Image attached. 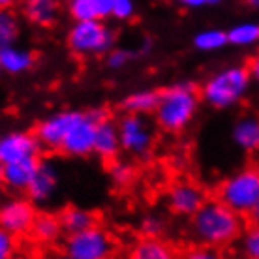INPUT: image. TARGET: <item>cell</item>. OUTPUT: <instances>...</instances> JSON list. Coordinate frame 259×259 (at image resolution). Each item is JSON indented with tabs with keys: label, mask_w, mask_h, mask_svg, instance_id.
Returning a JSON list of instances; mask_svg holds the SVG:
<instances>
[{
	"label": "cell",
	"mask_w": 259,
	"mask_h": 259,
	"mask_svg": "<svg viewBox=\"0 0 259 259\" xmlns=\"http://www.w3.org/2000/svg\"><path fill=\"white\" fill-rule=\"evenodd\" d=\"M102 109L83 111L79 120L71 126L70 134L66 136L60 152L70 158H87L94 152V136H96V124L105 118Z\"/></svg>",
	"instance_id": "ba28073f"
},
{
	"label": "cell",
	"mask_w": 259,
	"mask_h": 259,
	"mask_svg": "<svg viewBox=\"0 0 259 259\" xmlns=\"http://www.w3.org/2000/svg\"><path fill=\"white\" fill-rule=\"evenodd\" d=\"M107 175H109L111 182L115 184V186H128L130 182L134 181V177H136V169L130 162L126 160H111L109 165H107Z\"/></svg>",
	"instance_id": "4316f807"
},
{
	"label": "cell",
	"mask_w": 259,
	"mask_h": 259,
	"mask_svg": "<svg viewBox=\"0 0 259 259\" xmlns=\"http://www.w3.org/2000/svg\"><path fill=\"white\" fill-rule=\"evenodd\" d=\"M235 147L244 154H259V115L242 113L235 118L229 130Z\"/></svg>",
	"instance_id": "5bb4252c"
},
{
	"label": "cell",
	"mask_w": 259,
	"mask_h": 259,
	"mask_svg": "<svg viewBox=\"0 0 259 259\" xmlns=\"http://www.w3.org/2000/svg\"><path fill=\"white\" fill-rule=\"evenodd\" d=\"M60 184L59 165L53 160H39L36 175L25 194L34 205H47L51 203Z\"/></svg>",
	"instance_id": "4fadbf2b"
},
{
	"label": "cell",
	"mask_w": 259,
	"mask_h": 259,
	"mask_svg": "<svg viewBox=\"0 0 259 259\" xmlns=\"http://www.w3.org/2000/svg\"><path fill=\"white\" fill-rule=\"evenodd\" d=\"M19 0H0V8H13Z\"/></svg>",
	"instance_id": "f35d334b"
},
{
	"label": "cell",
	"mask_w": 259,
	"mask_h": 259,
	"mask_svg": "<svg viewBox=\"0 0 259 259\" xmlns=\"http://www.w3.org/2000/svg\"><path fill=\"white\" fill-rule=\"evenodd\" d=\"M21 32V17L13 8H0V49L19 44Z\"/></svg>",
	"instance_id": "603a6c76"
},
{
	"label": "cell",
	"mask_w": 259,
	"mask_h": 259,
	"mask_svg": "<svg viewBox=\"0 0 259 259\" xmlns=\"http://www.w3.org/2000/svg\"><path fill=\"white\" fill-rule=\"evenodd\" d=\"M38 208L28 197H10L0 203V227L15 237L30 233Z\"/></svg>",
	"instance_id": "8fae6325"
},
{
	"label": "cell",
	"mask_w": 259,
	"mask_h": 259,
	"mask_svg": "<svg viewBox=\"0 0 259 259\" xmlns=\"http://www.w3.org/2000/svg\"><path fill=\"white\" fill-rule=\"evenodd\" d=\"M68 15L71 17V21L98 19L94 0H68Z\"/></svg>",
	"instance_id": "83f0119b"
},
{
	"label": "cell",
	"mask_w": 259,
	"mask_h": 259,
	"mask_svg": "<svg viewBox=\"0 0 259 259\" xmlns=\"http://www.w3.org/2000/svg\"><path fill=\"white\" fill-rule=\"evenodd\" d=\"M66 46L77 57H102L117 47V32L104 19L73 21L66 34Z\"/></svg>",
	"instance_id": "5b68a950"
},
{
	"label": "cell",
	"mask_w": 259,
	"mask_h": 259,
	"mask_svg": "<svg viewBox=\"0 0 259 259\" xmlns=\"http://www.w3.org/2000/svg\"><path fill=\"white\" fill-rule=\"evenodd\" d=\"M199 89L190 81H179L160 91L154 120L167 134H181L194 122L199 113Z\"/></svg>",
	"instance_id": "3957f363"
},
{
	"label": "cell",
	"mask_w": 259,
	"mask_h": 259,
	"mask_svg": "<svg viewBox=\"0 0 259 259\" xmlns=\"http://www.w3.org/2000/svg\"><path fill=\"white\" fill-rule=\"evenodd\" d=\"M244 227V216L235 212L218 197H208L203 207L190 218V233L195 242L218 250L237 242Z\"/></svg>",
	"instance_id": "6da1fadb"
},
{
	"label": "cell",
	"mask_w": 259,
	"mask_h": 259,
	"mask_svg": "<svg viewBox=\"0 0 259 259\" xmlns=\"http://www.w3.org/2000/svg\"><path fill=\"white\" fill-rule=\"evenodd\" d=\"M118 137H120V149L130 156L145 158L150 154L154 145V132L149 120L143 115L126 113L118 118Z\"/></svg>",
	"instance_id": "52a82bcc"
},
{
	"label": "cell",
	"mask_w": 259,
	"mask_h": 259,
	"mask_svg": "<svg viewBox=\"0 0 259 259\" xmlns=\"http://www.w3.org/2000/svg\"><path fill=\"white\" fill-rule=\"evenodd\" d=\"M62 253L70 259H113L115 240L102 226H92L79 233L66 235Z\"/></svg>",
	"instance_id": "8992f818"
},
{
	"label": "cell",
	"mask_w": 259,
	"mask_h": 259,
	"mask_svg": "<svg viewBox=\"0 0 259 259\" xmlns=\"http://www.w3.org/2000/svg\"><path fill=\"white\" fill-rule=\"evenodd\" d=\"M81 115H83V111L64 109L41 118L34 130L41 149L49 150V152H60V147H62L66 136L70 134L71 126L77 122Z\"/></svg>",
	"instance_id": "9c48e42d"
},
{
	"label": "cell",
	"mask_w": 259,
	"mask_h": 259,
	"mask_svg": "<svg viewBox=\"0 0 259 259\" xmlns=\"http://www.w3.org/2000/svg\"><path fill=\"white\" fill-rule=\"evenodd\" d=\"M134 55H136V53L126 49V47H113V49L105 55V66L113 71L122 70V68H126V66L132 62Z\"/></svg>",
	"instance_id": "f546056e"
},
{
	"label": "cell",
	"mask_w": 259,
	"mask_h": 259,
	"mask_svg": "<svg viewBox=\"0 0 259 259\" xmlns=\"http://www.w3.org/2000/svg\"><path fill=\"white\" fill-rule=\"evenodd\" d=\"M23 15L34 26H39V28L53 26L60 15L59 0H44V2H36V4H25Z\"/></svg>",
	"instance_id": "44dd1931"
},
{
	"label": "cell",
	"mask_w": 259,
	"mask_h": 259,
	"mask_svg": "<svg viewBox=\"0 0 259 259\" xmlns=\"http://www.w3.org/2000/svg\"><path fill=\"white\" fill-rule=\"evenodd\" d=\"M252 75L246 64H229L210 73L201 84V102L214 111L239 107L252 92Z\"/></svg>",
	"instance_id": "7a4b0ae2"
},
{
	"label": "cell",
	"mask_w": 259,
	"mask_h": 259,
	"mask_svg": "<svg viewBox=\"0 0 259 259\" xmlns=\"http://www.w3.org/2000/svg\"><path fill=\"white\" fill-rule=\"evenodd\" d=\"M246 66H248V71H250V75H252V81L255 84H259V49L253 53L250 59H248Z\"/></svg>",
	"instance_id": "e575fe53"
},
{
	"label": "cell",
	"mask_w": 259,
	"mask_h": 259,
	"mask_svg": "<svg viewBox=\"0 0 259 259\" xmlns=\"http://www.w3.org/2000/svg\"><path fill=\"white\" fill-rule=\"evenodd\" d=\"M216 197L224 201L235 212L248 218L250 212L259 205V167L242 165L233 173L224 177L216 188Z\"/></svg>",
	"instance_id": "277c9868"
},
{
	"label": "cell",
	"mask_w": 259,
	"mask_h": 259,
	"mask_svg": "<svg viewBox=\"0 0 259 259\" xmlns=\"http://www.w3.org/2000/svg\"><path fill=\"white\" fill-rule=\"evenodd\" d=\"M128 259H179V253L162 237H141L132 244Z\"/></svg>",
	"instance_id": "e0dca14e"
},
{
	"label": "cell",
	"mask_w": 259,
	"mask_h": 259,
	"mask_svg": "<svg viewBox=\"0 0 259 259\" xmlns=\"http://www.w3.org/2000/svg\"><path fill=\"white\" fill-rule=\"evenodd\" d=\"M2 73H4V71H2V68H0V75H2Z\"/></svg>",
	"instance_id": "ee69618b"
},
{
	"label": "cell",
	"mask_w": 259,
	"mask_h": 259,
	"mask_svg": "<svg viewBox=\"0 0 259 259\" xmlns=\"http://www.w3.org/2000/svg\"><path fill=\"white\" fill-rule=\"evenodd\" d=\"M257 167H259V160H257Z\"/></svg>",
	"instance_id": "bcb514c9"
},
{
	"label": "cell",
	"mask_w": 259,
	"mask_h": 259,
	"mask_svg": "<svg viewBox=\"0 0 259 259\" xmlns=\"http://www.w3.org/2000/svg\"><path fill=\"white\" fill-rule=\"evenodd\" d=\"M0 186H4V163L0 162Z\"/></svg>",
	"instance_id": "60d3db41"
},
{
	"label": "cell",
	"mask_w": 259,
	"mask_h": 259,
	"mask_svg": "<svg viewBox=\"0 0 259 259\" xmlns=\"http://www.w3.org/2000/svg\"><path fill=\"white\" fill-rule=\"evenodd\" d=\"M248 220H250V224H259V205L255 208H253L252 212H250Z\"/></svg>",
	"instance_id": "8d00e7d4"
},
{
	"label": "cell",
	"mask_w": 259,
	"mask_h": 259,
	"mask_svg": "<svg viewBox=\"0 0 259 259\" xmlns=\"http://www.w3.org/2000/svg\"><path fill=\"white\" fill-rule=\"evenodd\" d=\"M62 233H64V229H62L59 214L51 212V210H41V212L38 210L28 235L34 242H38L41 246H51L55 242H59Z\"/></svg>",
	"instance_id": "2e32d148"
},
{
	"label": "cell",
	"mask_w": 259,
	"mask_h": 259,
	"mask_svg": "<svg viewBox=\"0 0 259 259\" xmlns=\"http://www.w3.org/2000/svg\"><path fill=\"white\" fill-rule=\"evenodd\" d=\"M36 64V55L19 44L0 49V68L6 75H23Z\"/></svg>",
	"instance_id": "ac0fdd59"
},
{
	"label": "cell",
	"mask_w": 259,
	"mask_h": 259,
	"mask_svg": "<svg viewBox=\"0 0 259 259\" xmlns=\"http://www.w3.org/2000/svg\"><path fill=\"white\" fill-rule=\"evenodd\" d=\"M41 158H28L4 165V186L12 192H26Z\"/></svg>",
	"instance_id": "d6986e66"
},
{
	"label": "cell",
	"mask_w": 259,
	"mask_h": 259,
	"mask_svg": "<svg viewBox=\"0 0 259 259\" xmlns=\"http://www.w3.org/2000/svg\"><path fill=\"white\" fill-rule=\"evenodd\" d=\"M66 2H68V0H66Z\"/></svg>",
	"instance_id": "7dc6e473"
},
{
	"label": "cell",
	"mask_w": 259,
	"mask_h": 259,
	"mask_svg": "<svg viewBox=\"0 0 259 259\" xmlns=\"http://www.w3.org/2000/svg\"><path fill=\"white\" fill-rule=\"evenodd\" d=\"M257 104H259V92H257Z\"/></svg>",
	"instance_id": "f6af8a7d"
},
{
	"label": "cell",
	"mask_w": 259,
	"mask_h": 259,
	"mask_svg": "<svg viewBox=\"0 0 259 259\" xmlns=\"http://www.w3.org/2000/svg\"><path fill=\"white\" fill-rule=\"evenodd\" d=\"M21 2H23V6H25V4H36V2H44V0H21Z\"/></svg>",
	"instance_id": "b9f144b4"
},
{
	"label": "cell",
	"mask_w": 259,
	"mask_h": 259,
	"mask_svg": "<svg viewBox=\"0 0 259 259\" xmlns=\"http://www.w3.org/2000/svg\"><path fill=\"white\" fill-rule=\"evenodd\" d=\"M165 227H167V224H165V220H163L160 214L149 212L139 220L137 229H139L141 237H162Z\"/></svg>",
	"instance_id": "f1b7e54d"
},
{
	"label": "cell",
	"mask_w": 259,
	"mask_h": 259,
	"mask_svg": "<svg viewBox=\"0 0 259 259\" xmlns=\"http://www.w3.org/2000/svg\"><path fill=\"white\" fill-rule=\"evenodd\" d=\"M19 242L17 237L0 227V259H15Z\"/></svg>",
	"instance_id": "d6a6232c"
},
{
	"label": "cell",
	"mask_w": 259,
	"mask_h": 259,
	"mask_svg": "<svg viewBox=\"0 0 259 259\" xmlns=\"http://www.w3.org/2000/svg\"><path fill=\"white\" fill-rule=\"evenodd\" d=\"M246 4L250 8H253V10H257V12H259V0H246Z\"/></svg>",
	"instance_id": "ab89813d"
},
{
	"label": "cell",
	"mask_w": 259,
	"mask_h": 259,
	"mask_svg": "<svg viewBox=\"0 0 259 259\" xmlns=\"http://www.w3.org/2000/svg\"><path fill=\"white\" fill-rule=\"evenodd\" d=\"M59 259H70V257H66L64 253H62V255H60V257H59Z\"/></svg>",
	"instance_id": "7bdbcfd3"
},
{
	"label": "cell",
	"mask_w": 259,
	"mask_h": 259,
	"mask_svg": "<svg viewBox=\"0 0 259 259\" xmlns=\"http://www.w3.org/2000/svg\"><path fill=\"white\" fill-rule=\"evenodd\" d=\"M59 216H60L62 229H64L66 235L79 233V231L89 229V227L98 224L96 212L91 210V208L79 207V205H70V207L62 208L59 212Z\"/></svg>",
	"instance_id": "ffe728a7"
},
{
	"label": "cell",
	"mask_w": 259,
	"mask_h": 259,
	"mask_svg": "<svg viewBox=\"0 0 259 259\" xmlns=\"http://www.w3.org/2000/svg\"><path fill=\"white\" fill-rule=\"evenodd\" d=\"M192 46L199 53H218L224 47H227V30L224 28H203L194 34Z\"/></svg>",
	"instance_id": "d4e9b609"
},
{
	"label": "cell",
	"mask_w": 259,
	"mask_h": 259,
	"mask_svg": "<svg viewBox=\"0 0 259 259\" xmlns=\"http://www.w3.org/2000/svg\"><path fill=\"white\" fill-rule=\"evenodd\" d=\"M179 259H226V255L218 248L205 246V244H194V246L186 248L179 255Z\"/></svg>",
	"instance_id": "4dcf8cb0"
},
{
	"label": "cell",
	"mask_w": 259,
	"mask_h": 259,
	"mask_svg": "<svg viewBox=\"0 0 259 259\" xmlns=\"http://www.w3.org/2000/svg\"><path fill=\"white\" fill-rule=\"evenodd\" d=\"M137 4L136 0H115L113 10H111V17L117 21H130L136 17Z\"/></svg>",
	"instance_id": "1f68e13d"
},
{
	"label": "cell",
	"mask_w": 259,
	"mask_h": 259,
	"mask_svg": "<svg viewBox=\"0 0 259 259\" xmlns=\"http://www.w3.org/2000/svg\"><path fill=\"white\" fill-rule=\"evenodd\" d=\"M177 2H181L182 6L186 8H199L197 6V0H177Z\"/></svg>",
	"instance_id": "74e56055"
},
{
	"label": "cell",
	"mask_w": 259,
	"mask_h": 259,
	"mask_svg": "<svg viewBox=\"0 0 259 259\" xmlns=\"http://www.w3.org/2000/svg\"><path fill=\"white\" fill-rule=\"evenodd\" d=\"M39 152L41 145L34 132L12 130L0 136V162L4 165L28 158H39Z\"/></svg>",
	"instance_id": "7c38bea8"
},
{
	"label": "cell",
	"mask_w": 259,
	"mask_h": 259,
	"mask_svg": "<svg viewBox=\"0 0 259 259\" xmlns=\"http://www.w3.org/2000/svg\"><path fill=\"white\" fill-rule=\"evenodd\" d=\"M158 96L160 91L154 89H139V91L130 92L128 96L122 100V107L126 113L134 115H152L158 105Z\"/></svg>",
	"instance_id": "7402d4cb"
},
{
	"label": "cell",
	"mask_w": 259,
	"mask_h": 259,
	"mask_svg": "<svg viewBox=\"0 0 259 259\" xmlns=\"http://www.w3.org/2000/svg\"><path fill=\"white\" fill-rule=\"evenodd\" d=\"M227 44L239 49H248L259 44V23L242 21L227 28Z\"/></svg>",
	"instance_id": "cb8c5ba5"
},
{
	"label": "cell",
	"mask_w": 259,
	"mask_h": 259,
	"mask_svg": "<svg viewBox=\"0 0 259 259\" xmlns=\"http://www.w3.org/2000/svg\"><path fill=\"white\" fill-rule=\"evenodd\" d=\"M222 0H197V6L205 8V6H218Z\"/></svg>",
	"instance_id": "d590c367"
},
{
	"label": "cell",
	"mask_w": 259,
	"mask_h": 259,
	"mask_svg": "<svg viewBox=\"0 0 259 259\" xmlns=\"http://www.w3.org/2000/svg\"><path fill=\"white\" fill-rule=\"evenodd\" d=\"M120 137H118V124L109 117L102 118L96 124V136H94V152L100 160L111 162L118 158L120 152Z\"/></svg>",
	"instance_id": "9a60e30c"
},
{
	"label": "cell",
	"mask_w": 259,
	"mask_h": 259,
	"mask_svg": "<svg viewBox=\"0 0 259 259\" xmlns=\"http://www.w3.org/2000/svg\"><path fill=\"white\" fill-rule=\"evenodd\" d=\"M113 4H115V0H94V6H96V12H98V19L105 21L107 17H111Z\"/></svg>",
	"instance_id": "836d02e7"
},
{
	"label": "cell",
	"mask_w": 259,
	"mask_h": 259,
	"mask_svg": "<svg viewBox=\"0 0 259 259\" xmlns=\"http://www.w3.org/2000/svg\"><path fill=\"white\" fill-rule=\"evenodd\" d=\"M237 242L242 259H259V224H248Z\"/></svg>",
	"instance_id": "484cf974"
},
{
	"label": "cell",
	"mask_w": 259,
	"mask_h": 259,
	"mask_svg": "<svg viewBox=\"0 0 259 259\" xmlns=\"http://www.w3.org/2000/svg\"><path fill=\"white\" fill-rule=\"evenodd\" d=\"M207 192L192 181H177L165 192V205L175 216L192 218L207 201Z\"/></svg>",
	"instance_id": "30bf717a"
}]
</instances>
